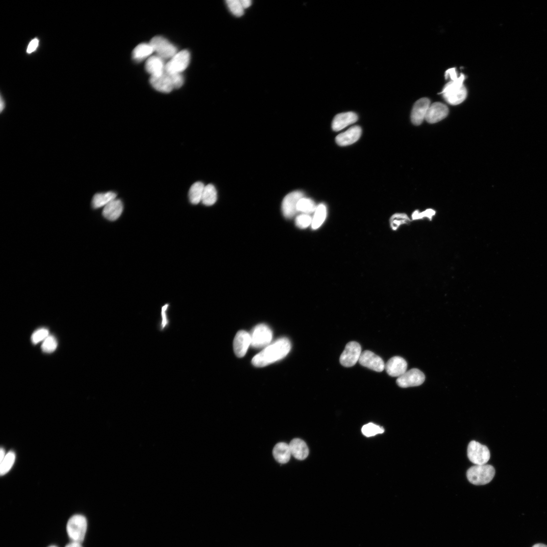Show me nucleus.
<instances>
[{
    "label": "nucleus",
    "mask_w": 547,
    "mask_h": 547,
    "mask_svg": "<svg viewBox=\"0 0 547 547\" xmlns=\"http://www.w3.org/2000/svg\"><path fill=\"white\" fill-rule=\"evenodd\" d=\"M291 343L287 338H280L266 347L252 360L253 366L263 368L283 359L290 352Z\"/></svg>",
    "instance_id": "obj_1"
},
{
    "label": "nucleus",
    "mask_w": 547,
    "mask_h": 547,
    "mask_svg": "<svg viewBox=\"0 0 547 547\" xmlns=\"http://www.w3.org/2000/svg\"><path fill=\"white\" fill-rule=\"evenodd\" d=\"M465 79V75L461 74L458 79L447 83L439 94H442L446 101L451 105L462 103L467 96V90L463 84Z\"/></svg>",
    "instance_id": "obj_2"
},
{
    "label": "nucleus",
    "mask_w": 547,
    "mask_h": 547,
    "mask_svg": "<svg viewBox=\"0 0 547 547\" xmlns=\"http://www.w3.org/2000/svg\"><path fill=\"white\" fill-rule=\"evenodd\" d=\"M495 469L489 465H475L469 468L467 472L469 481L476 485L489 483L495 475Z\"/></svg>",
    "instance_id": "obj_3"
},
{
    "label": "nucleus",
    "mask_w": 547,
    "mask_h": 547,
    "mask_svg": "<svg viewBox=\"0 0 547 547\" xmlns=\"http://www.w3.org/2000/svg\"><path fill=\"white\" fill-rule=\"evenodd\" d=\"M87 528V521L82 515L71 517L67 524V531L70 539L75 542L82 543L85 539Z\"/></svg>",
    "instance_id": "obj_4"
},
{
    "label": "nucleus",
    "mask_w": 547,
    "mask_h": 547,
    "mask_svg": "<svg viewBox=\"0 0 547 547\" xmlns=\"http://www.w3.org/2000/svg\"><path fill=\"white\" fill-rule=\"evenodd\" d=\"M468 457L475 465H485L490 459L491 453L487 447L472 441L468 447Z\"/></svg>",
    "instance_id": "obj_5"
},
{
    "label": "nucleus",
    "mask_w": 547,
    "mask_h": 547,
    "mask_svg": "<svg viewBox=\"0 0 547 547\" xmlns=\"http://www.w3.org/2000/svg\"><path fill=\"white\" fill-rule=\"evenodd\" d=\"M250 334L251 346L255 348L267 347L273 338L272 330L265 324H258L255 326Z\"/></svg>",
    "instance_id": "obj_6"
},
{
    "label": "nucleus",
    "mask_w": 547,
    "mask_h": 547,
    "mask_svg": "<svg viewBox=\"0 0 547 547\" xmlns=\"http://www.w3.org/2000/svg\"><path fill=\"white\" fill-rule=\"evenodd\" d=\"M149 44L157 56L163 59H171L177 53L175 46L163 37H154Z\"/></svg>",
    "instance_id": "obj_7"
},
{
    "label": "nucleus",
    "mask_w": 547,
    "mask_h": 547,
    "mask_svg": "<svg viewBox=\"0 0 547 547\" xmlns=\"http://www.w3.org/2000/svg\"><path fill=\"white\" fill-rule=\"evenodd\" d=\"M190 62V52L186 50L177 52L165 65V71L170 74H181L188 67Z\"/></svg>",
    "instance_id": "obj_8"
},
{
    "label": "nucleus",
    "mask_w": 547,
    "mask_h": 547,
    "mask_svg": "<svg viewBox=\"0 0 547 547\" xmlns=\"http://www.w3.org/2000/svg\"><path fill=\"white\" fill-rule=\"evenodd\" d=\"M361 353V347L358 343L349 342L340 356V363L346 368L352 367L359 361Z\"/></svg>",
    "instance_id": "obj_9"
},
{
    "label": "nucleus",
    "mask_w": 547,
    "mask_h": 547,
    "mask_svg": "<svg viewBox=\"0 0 547 547\" xmlns=\"http://www.w3.org/2000/svg\"><path fill=\"white\" fill-rule=\"evenodd\" d=\"M425 380L423 372L417 369H413L405 372L398 377L397 384L403 388L417 387L422 385Z\"/></svg>",
    "instance_id": "obj_10"
},
{
    "label": "nucleus",
    "mask_w": 547,
    "mask_h": 547,
    "mask_svg": "<svg viewBox=\"0 0 547 547\" xmlns=\"http://www.w3.org/2000/svg\"><path fill=\"white\" fill-rule=\"evenodd\" d=\"M303 197V193L301 191H294L287 195L282 203V212L283 216L287 219L293 218L297 211V204Z\"/></svg>",
    "instance_id": "obj_11"
},
{
    "label": "nucleus",
    "mask_w": 547,
    "mask_h": 547,
    "mask_svg": "<svg viewBox=\"0 0 547 547\" xmlns=\"http://www.w3.org/2000/svg\"><path fill=\"white\" fill-rule=\"evenodd\" d=\"M359 362L362 366L376 372H382L385 369V364L382 358L369 350L362 352Z\"/></svg>",
    "instance_id": "obj_12"
},
{
    "label": "nucleus",
    "mask_w": 547,
    "mask_h": 547,
    "mask_svg": "<svg viewBox=\"0 0 547 547\" xmlns=\"http://www.w3.org/2000/svg\"><path fill=\"white\" fill-rule=\"evenodd\" d=\"M430 103L428 98H422L416 102L411 113V120L414 125L418 126L423 123L426 117Z\"/></svg>",
    "instance_id": "obj_13"
},
{
    "label": "nucleus",
    "mask_w": 547,
    "mask_h": 547,
    "mask_svg": "<svg viewBox=\"0 0 547 547\" xmlns=\"http://www.w3.org/2000/svg\"><path fill=\"white\" fill-rule=\"evenodd\" d=\"M251 345L250 334L245 330L238 331L233 342L234 351L235 355L239 358L244 357Z\"/></svg>",
    "instance_id": "obj_14"
},
{
    "label": "nucleus",
    "mask_w": 547,
    "mask_h": 547,
    "mask_svg": "<svg viewBox=\"0 0 547 547\" xmlns=\"http://www.w3.org/2000/svg\"><path fill=\"white\" fill-rule=\"evenodd\" d=\"M448 113V108L446 104L435 102L430 105L425 119L429 124H436L446 118Z\"/></svg>",
    "instance_id": "obj_15"
},
{
    "label": "nucleus",
    "mask_w": 547,
    "mask_h": 547,
    "mask_svg": "<svg viewBox=\"0 0 547 547\" xmlns=\"http://www.w3.org/2000/svg\"><path fill=\"white\" fill-rule=\"evenodd\" d=\"M407 369L406 361L399 356L391 358L388 361L385 366L387 373L392 377H399L406 372Z\"/></svg>",
    "instance_id": "obj_16"
},
{
    "label": "nucleus",
    "mask_w": 547,
    "mask_h": 547,
    "mask_svg": "<svg viewBox=\"0 0 547 547\" xmlns=\"http://www.w3.org/2000/svg\"><path fill=\"white\" fill-rule=\"evenodd\" d=\"M361 133V128L354 126L339 134L336 138V143L340 146L351 145L358 141Z\"/></svg>",
    "instance_id": "obj_17"
},
{
    "label": "nucleus",
    "mask_w": 547,
    "mask_h": 547,
    "mask_svg": "<svg viewBox=\"0 0 547 547\" xmlns=\"http://www.w3.org/2000/svg\"><path fill=\"white\" fill-rule=\"evenodd\" d=\"M358 119L357 115L352 112L339 114L333 120L332 128L334 131H339L355 123Z\"/></svg>",
    "instance_id": "obj_18"
},
{
    "label": "nucleus",
    "mask_w": 547,
    "mask_h": 547,
    "mask_svg": "<svg viewBox=\"0 0 547 547\" xmlns=\"http://www.w3.org/2000/svg\"><path fill=\"white\" fill-rule=\"evenodd\" d=\"M149 81L154 88L161 93H170L174 88L170 75L165 71L158 77H150Z\"/></svg>",
    "instance_id": "obj_19"
},
{
    "label": "nucleus",
    "mask_w": 547,
    "mask_h": 547,
    "mask_svg": "<svg viewBox=\"0 0 547 547\" xmlns=\"http://www.w3.org/2000/svg\"><path fill=\"white\" fill-rule=\"evenodd\" d=\"M123 210V202L120 200L116 199L104 207L102 215L109 221H115L120 218Z\"/></svg>",
    "instance_id": "obj_20"
},
{
    "label": "nucleus",
    "mask_w": 547,
    "mask_h": 547,
    "mask_svg": "<svg viewBox=\"0 0 547 547\" xmlns=\"http://www.w3.org/2000/svg\"><path fill=\"white\" fill-rule=\"evenodd\" d=\"M165 67L163 59L157 55L148 59L145 68L151 77H158L164 73Z\"/></svg>",
    "instance_id": "obj_21"
},
{
    "label": "nucleus",
    "mask_w": 547,
    "mask_h": 547,
    "mask_svg": "<svg viewBox=\"0 0 547 547\" xmlns=\"http://www.w3.org/2000/svg\"><path fill=\"white\" fill-rule=\"evenodd\" d=\"M290 446L292 455L297 460H304L309 455V450L307 444L303 440L298 438L293 439Z\"/></svg>",
    "instance_id": "obj_22"
},
{
    "label": "nucleus",
    "mask_w": 547,
    "mask_h": 547,
    "mask_svg": "<svg viewBox=\"0 0 547 547\" xmlns=\"http://www.w3.org/2000/svg\"><path fill=\"white\" fill-rule=\"evenodd\" d=\"M273 454L277 462L284 464L290 460L292 453L288 445L284 443H280L274 448Z\"/></svg>",
    "instance_id": "obj_23"
},
{
    "label": "nucleus",
    "mask_w": 547,
    "mask_h": 547,
    "mask_svg": "<svg viewBox=\"0 0 547 547\" xmlns=\"http://www.w3.org/2000/svg\"><path fill=\"white\" fill-rule=\"evenodd\" d=\"M117 194L113 192L98 193L93 199V207L95 209L105 207L113 200L116 199Z\"/></svg>",
    "instance_id": "obj_24"
},
{
    "label": "nucleus",
    "mask_w": 547,
    "mask_h": 547,
    "mask_svg": "<svg viewBox=\"0 0 547 547\" xmlns=\"http://www.w3.org/2000/svg\"><path fill=\"white\" fill-rule=\"evenodd\" d=\"M154 52L150 44L142 43L134 49L132 52V57L137 62H141L149 57Z\"/></svg>",
    "instance_id": "obj_25"
},
{
    "label": "nucleus",
    "mask_w": 547,
    "mask_h": 547,
    "mask_svg": "<svg viewBox=\"0 0 547 547\" xmlns=\"http://www.w3.org/2000/svg\"><path fill=\"white\" fill-rule=\"evenodd\" d=\"M202 182L197 181L191 187L189 192V198L190 202L197 205L202 200V198L205 188Z\"/></svg>",
    "instance_id": "obj_26"
},
{
    "label": "nucleus",
    "mask_w": 547,
    "mask_h": 547,
    "mask_svg": "<svg viewBox=\"0 0 547 547\" xmlns=\"http://www.w3.org/2000/svg\"><path fill=\"white\" fill-rule=\"evenodd\" d=\"M217 195L215 187L212 184H208L204 188L201 202L205 206H212L215 204L217 200Z\"/></svg>",
    "instance_id": "obj_27"
},
{
    "label": "nucleus",
    "mask_w": 547,
    "mask_h": 547,
    "mask_svg": "<svg viewBox=\"0 0 547 547\" xmlns=\"http://www.w3.org/2000/svg\"><path fill=\"white\" fill-rule=\"evenodd\" d=\"M326 214V207L324 204H321L317 206L312 219V227L313 230L321 227L325 220Z\"/></svg>",
    "instance_id": "obj_28"
},
{
    "label": "nucleus",
    "mask_w": 547,
    "mask_h": 547,
    "mask_svg": "<svg viewBox=\"0 0 547 547\" xmlns=\"http://www.w3.org/2000/svg\"><path fill=\"white\" fill-rule=\"evenodd\" d=\"M411 221V220L406 214L398 213V214H394L391 217L390 223L392 229L396 231L400 225L409 224Z\"/></svg>",
    "instance_id": "obj_29"
},
{
    "label": "nucleus",
    "mask_w": 547,
    "mask_h": 547,
    "mask_svg": "<svg viewBox=\"0 0 547 547\" xmlns=\"http://www.w3.org/2000/svg\"><path fill=\"white\" fill-rule=\"evenodd\" d=\"M317 206L315 202L311 199L302 197L297 204V211L308 215L315 211Z\"/></svg>",
    "instance_id": "obj_30"
},
{
    "label": "nucleus",
    "mask_w": 547,
    "mask_h": 547,
    "mask_svg": "<svg viewBox=\"0 0 547 547\" xmlns=\"http://www.w3.org/2000/svg\"><path fill=\"white\" fill-rule=\"evenodd\" d=\"M15 460V454L13 451H9L5 456V458L1 462L0 473L1 475H4L9 472L13 465Z\"/></svg>",
    "instance_id": "obj_31"
},
{
    "label": "nucleus",
    "mask_w": 547,
    "mask_h": 547,
    "mask_svg": "<svg viewBox=\"0 0 547 547\" xmlns=\"http://www.w3.org/2000/svg\"><path fill=\"white\" fill-rule=\"evenodd\" d=\"M362 432L364 436L370 437L383 433L384 429L379 425L373 423H369L364 425L362 428Z\"/></svg>",
    "instance_id": "obj_32"
},
{
    "label": "nucleus",
    "mask_w": 547,
    "mask_h": 547,
    "mask_svg": "<svg viewBox=\"0 0 547 547\" xmlns=\"http://www.w3.org/2000/svg\"><path fill=\"white\" fill-rule=\"evenodd\" d=\"M226 4L235 16L240 17L244 14L245 8L242 5L241 0H227Z\"/></svg>",
    "instance_id": "obj_33"
},
{
    "label": "nucleus",
    "mask_w": 547,
    "mask_h": 547,
    "mask_svg": "<svg viewBox=\"0 0 547 547\" xmlns=\"http://www.w3.org/2000/svg\"><path fill=\"white\" fill-rule=\"evenodd\" d=\"M435 215L436 211L432 209H427L423 212L417 210L413 213L412 219L413 221H417L427 218L429 221H432Z\"/></svg>",
    "instance_id": "obj_34"
},
{
    "label": "nucleus",
    "mask_w": 547,
    "mask_h": 547,
    "mask_svg": "<svg viewBox=\"0 0 547 547\" xmlns=\"http://www.w3.org/2000/svg\"><path fill=\"white\" fill-rule=\"evenodd\" d=\"M57 346V343L55 338L53 336H49L44 340L41 348L44 352L52 353L55 350Z\"/></svg>",
    "instance_id": "obj_35"
},
{
    "label": "nucleus",
    "mask_w": 547,
    "mask_h": 547,
    "mask_svg": "<svg viewBox=\"0 0 547 547\" xmlns=\"http://www.w3.org/2000/svg\"><path fill=\"white\" fill-rule=\"evenodd\" d=\"M312 223V218L306 214L298 216L296 219V225L300 229H306Z\"/></svg>",
    "instance_id": "obj_36"
},
{
    "label": "nucleus",
    "mask_w": 547,
    "mask_h": 547,
    "mask_svg": "<svg viewBox=\"0 0 547 547\" xmlns=\"http://www.w3.org/2000/svg\"><path fill=\"white\" fill-rule=\"evenodd\" d=\"M49 331L48 329L42 328L36 331L32 336V342L38 344L43 340H45L49 337Z\"/></svg>",
    "instance_id": "obj_37"
},
{
    "label": "nucleus",
    "mask_w": 547,
    "mask_h": 547,
    "mask_svg": "<svg viewBox=\"0 0 547 547\" xmlns=\"http://www.w3.org/2000/svg\"><path fill=\"white\" fill-rule=\"evenodd\" d=\"M168 74L170 75L174 88H179L183 85L184 80L181 74Z\"/></svg>",
    "instance_id": "obj_38"
},
{
    "label": "nucleus",
    "mask_w": 547,
    "mask_h": 547,
    "mask_svg": "<svg viewBox=\"0 0 547 547\" xmlns=\"http://www.w3.org/2000/svg\"><path fill=\"white\" fill-rule=\"evenodd\" d=\"M169 306V305H168V304H166V305H165L162 308V321L160 325V329L161 330H163L164 329H165L167 327V326L169 325L170 321L168 318H167L166 313L167 310V309H168Z\"/></svg>",
    "instance_id": "obj_39"
},
{
    "label": "nucleus",
    "mask_w": 547,
    "mask_h": 547,
    "mask_svg": "<svg viewBox=\"0 0 547 547\" xmlns=\"http://www.w3.org/2000/svg\"><path fill=\"white\" fill-rule=\"evenodd\" d=\"M39 44V40L36 38L33 39L28 45L27 49V52L28 53H31L34 52L37 48Z\"/></svg>",
    "instance_id": "obj_40"
},
{
    "label": "nucleus",
    "mask_w": 547,
    "mask_h": 547,
    "mask_svg": "<svg viewBox=\"0 0 547 547\" xmlns=\"http://www.w3.org/2000/svg\"><path fill=\"white\" fill-rule=\"evenodd\" d=\"M241 2L243 8L245 9L249 7L251 5V1L250 0H241Z\"/></svg>",
    "instance_id": "obj_41"
},
{
    "label": "nucleus",
    "mask_w": 547,
    "mask_h": 547,
    "mask_svg": "<svg viewBox=\"0 0 547 547\" xmlns=\"http://www.w3.org/2000/svg\"><path fill=\"white\" fill-rule=\"evenodd\" d=\"M65 547H83L81 543L78 542H72L69 543Z\"/></svg>",
    "instance_id": "obj_42"
},
{
    "label": "nucleus",
    "mask_w": 547,
    "mask_h": 547,
    "mask_svg": "<svg viewBox=\"0 0 547 547\" xmlns=\"http://www.w3.org/2000/svg\"><path fill=\"white\" fill-rule=\"evenodd\" d=\"M5 456V451L3 448H1L0 450V462H2L3 461Z\"/></svg>",
    "instance_id": "obj_43"
},
{
    "label": "nucleus",
    "mask_w": 547,
    "mask_h": 547,
    "mask_svg": "<svg viewBox=\"0 0 547 547\" xmlns=\"http://www.w3.org/2000/svg\"><path fill=\"white\" fill-rule=\"evenodd\" d=\"M4 108H5V102H4V101L3 100V99H2V97H1V100H0V110H1V112H2Z\"/></svg>",
    "instance_id": "obj_44"
},
{
    "label": "nucleus",
    "mask_w": 547,
    "mask_h": 547,
    "mask_svg": "<svg viewBox=\"0 0 547 547\" xmlns=\"http://www.w3.org/2000/svg\"><path fill=\"white\" fill-rule=\"evenodd\" d=\"M532 547H547V546L543 544H537Z\"/></svg>",
    "instance_id": "obj_45"
},
{
    "label": "nucleus",
    "mask_w": 547,
    "mask_h": 547,
    "mask_svg": "<svg viewBox=\"0 0 547 547\" xmlns=\"http://www.w3.org/2000/svg\"><path fill=\"white\" fill-rule=\"evenodd\" d=\"M49 547H57L56 546L52 545V546H49Z\"/></svg>",
    "instance_id": "obj_46"
}]
</instances>
